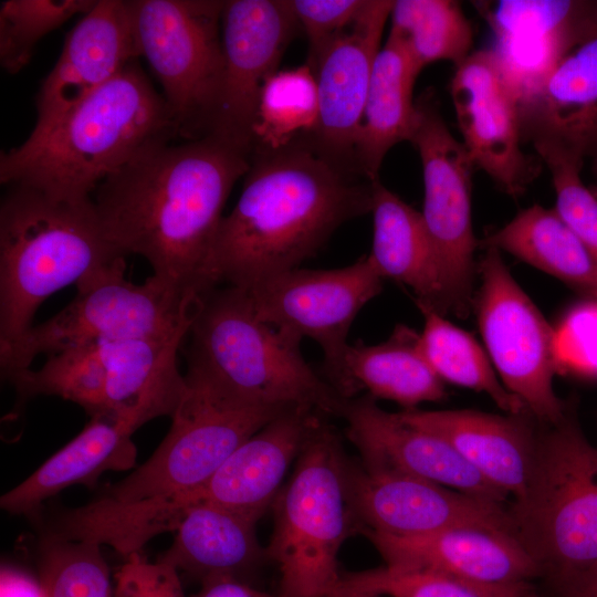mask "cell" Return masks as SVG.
<instances>
[{
  "mask_svg": "<svg viewBox=\"0 0 597 597\" xmlns=\"http://www.w3.org/2000/svg\"><path fill=\"white\" fill-rule=\"evenodd\" d=\"M137 428L113 413H96L83 430L22 483L3 494L0 505L12 514L34 516L42 502L74 484L92 485L105 471L134 467Z\"/></svg>",
  "mask_w": 597,
  "mask_h": 597,
  "instance_id": "484cf974",
  "label": "cell"
},
{
  "mask_svg": "<svg viewBox=\"0 0 597 597\" xmlns=\"http://www.w3.org/2000/svg\"><path fill=\"white\" fill-rule=\"evenodd\" d=\"M420 72L402 43L388 34L371 73L356 143V163L370 181L378 180L388 151L409 142L416 115L413 87Z\"/></svg>",
  "mask_w": 597,
  "mask_h": 597,
  "instance_id": "f546056e",
  "label": "cell"
},
{
  "mask_svg": "<svg viewBox=\"0 0 597 597\" xmlns=\"http://www.w3.org/2000/svg\"><path fill=\"white\" fill-rule=\"evenodd\" d=\"M523 143L597 171V35L568 51L517 96Z\"/></svg>",
  "mask_w": 597,
  "mask_h": 597,
  "instance_id": "44dd1931",
  "label": "cell"
},
{
  "mask_svg": "<svg viewBox=\"0 0 597 597\" xmlns=\"http://www.w3.org/2000/svg\"><path fill=\"white\" fill-rule=\"evenodd\" d=\"M593 175H594V186L590 190L597 197V171H594Z\"/></svg>",
  "mask_w": 597,
  "mask_h": 597,
  "instance_id": "bcb514c9",
  "label": "cell"
},
{
  "mask_svg": "<svg viewBox=\"0 0 597 597\" xmlns=\"http://www.w3.org/2000/svg\"><path fill=\"white\" fill-rule=\"evenodd\" d=\"M287 484L274 501L268 555L279 566L283 597H324L341 578L338 552L357 521L348 463L321 420L304 442Z\"/></svg>",
  "mask_w": 597,
  "mask_h": 597,
  "instance_id": "9c48e42d",
  "label": "cell"
},
{
  "mask_svg": "<svg viewBox=\"0 0 597 597\" xmlns=\"http://www.w3.org/2000/svg\"><path fill=\"white\" fill-rule=\"evenodd\" d=\"M417 306L423 316L419 346L441 380L484 392L506 413L528 412L524 404L504 387L486 350L468 332L431 307Z\"/></svg>",
  "mask_w": 597,
  "mask_h": 597,
  "instance_id": "1f68e13d",
  "label": "cell"
},
{
  "mask_svg": "<svg viewBox=\"0 0 597 597\" xmlns=\"http://www.w3.org/2000/svg\"><path fill=\"white\" fill-rule=\"evenodd\" d=\"M239 199L218 227L210 277L249 291L313 256L345 222L371 212L373 184L300 138L252 154Z\"/></svg>",
  "mask_w": 597,
  "mask_h": 597,
  "instance_id": "7a4b0ae2",
  "label": "cell"
},
{
  "mask_svg": "<svg viewBox=\"0 0 597 597\" xmlns=\"http://www.w3.org/2000/svg\"><path fill=\"white\" fill-rule=\"evenodd\" d=\"M404 422L449 443L484 480L513 501L527 488L540 421L530 412L506 416L471 409L396 412Z\"/></svg>",
  "mask_w": 597,
  "mask_h": 597,
  "instance_id": "603a6c76",
  "label": "cell"
},
{
  "mask_svg": "<svg viewBox=\"0 0 597 597\" xmlns=\"http://www.w3.org/2000/svg\"><path fill=\"white\" fill-rule=\"evenodd\" d=\"M548 168L556 196L555 210L597 264V197L580 178L583 165L548 149H535Z\"/></svg>",
  "mask_w": 597,
  "mask_h": 597,
  "instance_id": "74e56055",
  "label": "cell"
},
{
  "mask_svg": "<svg viewBox=\"0 0 597 597\" xmlns=\"http://www.w3.org/2000/svg\"><path fill=\"white\" fill-rule=\"evenodd\" d=\"M564 597H597V564L562 591Z\"/></svg>",
  "mask_w": 597,
  "mask_h": 597,
  "instance_id": "ee69618b",
  "label": "cell"
},
{
  "mask_svg": "<svg viewBox=\"0 0 597 597\" xmlns=\"http://www.w3.org/2000/svg\"><path fill=\"white\" fill-rule=\"evenodd\" d=\"M364 533L387 565L433 569L492 586L541 576L532 556L506 532L464 526L417 536Z\"/></svg>",
  "mask_w": 597,
  "mask_h": 597,
  "instance_id": "cb8c5ba5",
  "label": "cell"
},
{
  "mask_svg": "<svg viewBox=\"0 0 597 597\" xmlns=\"http://www.w3.org/2000/svg\"><path fill=\"white\" fill-rule=\"evenodd\" d=\"M418 150L423 177V222L434 245L444 282L449 314L469 316L474 302L478 240L471 214L475 166L450 132L432 88L416 98L409 140Z\"/></svg>",
  "mask_w": 597,
  "mask_h": 597,
  "instance_id": "4fadbf2b",
  "label": "cell"
},
{
  "mask_svg": "<svg viewBox=\"0 0 597 597\" xmlns=\"http://www.w3.org/2000/svg\"><path fill=\"white\" fill-rule=\"evenodd\" d=\"M249 168L248 154L212 135L164 142L108 176L92 198L124 256H143L156 279L201 300L216 289L210 258L224 203Z\"/></svg>",
  "mask_w": 597,
  "mask_h": 597,
  "instance_id": "6da1fadb",
  "label": "cell"
},
{
  "mask_svg": "<svg viewBox=\"0 0 597 597\" xmlns=\"http://www.w3.org/2000/svg\"><path fill=\"white\" fill-rule=\"evenodd\" d=\"M100 546L46 537L40 558V583L45 597H114Z\"/></svg>",
  "mask_w": 597,
  "mask_h": 597,
  "instance_id": "8d00e7d4",
  "label": "cell"
},
{
  "mask_svg": "<svg viewBox=\"0 0 597 597\" xmlns=\"http://www.w3.org/2000/svg\"><path fill=\"white\" fill-rule=\"evenodd\" d=\"M480 244L507 252L597 301V264L554 208L527 207Z\"/></svg>",
  "mask_w": 597,
  "mask_h": 597,
  "instance_id": "4dcf8cb0",
  "label": "cell"
},
{
  "mask_svg": "<svg viewBox=\"0 0 597 597\" xmlns=\"http://www.w3.org/2000/svg\"><path fill=\"white\" fill-rule=\"evenodd\" d=\"M9 187L0 206V347L34 325L53 293L125 259L106 238L93 198Z\"/></svg>",
  "mask_w": 597,
  "mask_h": 597,
  "instance_id": "5b68a950",
  "label": "cell"
},
{
  "mask_svg": "<svg viewBox=\"0 0 597 597\" xmlns=\"http://www.w3.org/2000/svg\"><path fill=\"white\" fill-rule=\"evenodd\" d=\"M367 0H291L298 27L304 31L307 43V61L336 35L349 28Z\"/></svg>",
  "mask_w": 597,
  "mask_h": 597,
  "instance_id": "ab89813d",
  "label": "cell"
},
{
  "mask_svg": "<svg viewBox=\"0 0 597 597\" xmlns=\"http://www.w3.org/2000/svg\"><path fill=\"white\" fill-rule=\"evenodd\" d=\"M392 4L391 0H367L353 24L307 63L315 73L320 112L315 130L304 138L323 157L360 175L357 136Z\"/></svg>",
  "mask_w": 597,
  "mask_h": 597,
  "instance_id": "ac0fdd59",
  "label": "cell"
},
{
  "mask_svg": "<svg viewBox=\"0 0 597 597\" xmlns=\"http://www.w3.org/2000/svg\"><path fill=\"white\" fill-rule=\"evenodd\" d=\"M462 144L475 168L500 190L523 195L542 172V160L522 148L517 94L492 50L473 51L450 84Z\"/></svg>",
  "mask_w": 597,
  "mask_h": 597,
  "instance_id": "2e32d148",
  "label": "cell"
},
{
  "mask_svg": "<svg viewBox=\"0 0 597 597\" xmlns=\"http://www.w3.org/2000/svg\"><path fill=\"white\" fill-rule=\"evenodd\" d=\"M125 259L76 285L59 313L0 347L2 377L30 368L40 355L104 343L188 335L202 301L186 296L154 275L142 284L125 277Z\"/></svg>",
  "mask_w": 597,
  "mask_h": 597,
  "instance_id": "30bf717a",
  "label": "cell"
},
{
  "mask_svg": "<svg viewBox=\"0 0 597 597\" xmlns=\"http://www.w3.org/2000/svg\"><path fill=\"white\" fill-rule=\"evenodd\" d=\"M373 247L368 254L383 279L410 287L417 305L449 314L440 262L420 211L386 188L373 184Z\"/></svg>",
  "mask_w": 597,
  "mask_h": 597,
  "instance_id": "4316f807",
  "label": "cell"
},
{
  "mask_svg": "<svg viewBox=\"0 0 597 597\" xmlns=\"http://www.w3.org/2000/svg\"><path fill=\"white\" fill-rule=\"evenodd\" d=\"M420 333L398 324L383 343L348 344L344 357V379L339 394L346 400L360 390L374 399H387L405 409L447 397L441 380L419 346Z\"/></svg>",
  "mask_w": 597,
  "mask_h": 597,
  "instance_id": "83f0119b",
  "label": "cell"
},
{
  "mask_svg": "<svg viewBox=\"0 0 597 597\" xmlns=\"http://www.w3.org/2000/svg\"><path fill=\"white\" fill-rule=\"evenodd\" d=\"M389 19V34L402 43L419 72L438 61L455 66L472 53L473 29L458 1L397 0Z\"/></svg>",
  "mask_w": 597,
  "mask_h": 597,
  "instance_id": "d6a6232c",
  "label": "cell"
},
{
  "mask_svg": "<svg viewBox=\"0 0 597 597\" xmlns=\"http://www.w3.org/2000/svg\"><path fill=\"white\" fill-rule=\"evenodd\" d=\"M138 57L127 0H97L69 32L55 65L42 81L29 136L49 130Z\"/></svg>",
  "mask_w": 597,
  "mask_h": 597,
  "instance_id": "ffe728a7",
  "label": "cell"
},
{
  "mask_svg": "<svg viewBox=\"0 0 597 597\" xmlns=\"http://www.w3.org/2000/svg\"><path fill=\"white\" fill-rule=\"evenodd\" d=\"M186 336L93 344L49 356L41 368L6 379L21 398L60 397L91 416L113 413L138 429L175 412L185 391L177 353Z\"/></svg>",
  "mask_w": 597,
  "mask_h": 597,
  "instance_id": "ba28073f",
  "label": "cell"
},
{
  "mask_svg": "<svg viewBox=\"0 0 597 597\" xmlns=\"http://www.w3.org/2000/svg\"><path fill=\"white\" fill-rule=\"evenodd\" d=\"M97 0H6L0 6V64L19 73L39 41L75 14H86Z\"/></svg>",
  "mask_w": 597,
  "mask_h": 597,
  "instance_id": "d590c367",
  "label": "cell"
},
{
  "mask_svg": "<svg viewBox=\"0 0 597 597\" xmlns=\"http://www.w3.org/2000/svg\"><path fill=\"white\" fill-rule=\"evenodd\" d=\"M342 416L365 465L428 480L500 504L509 498L440 437L410 426L367 396L347 400Z\"/></svg>",
  "mask_w": 597,
  "mask_h": 597,
  "instance_id": "7402d4cb",
  "label": "cell"
},
{
  "mask_svg": "<svg viewBox=\"0 0 597 597\" xmlns=\"http://www.w3.org/2000/svg\"><path fill=\"white\" fill-rule=\"evenodd\" d=\"M347 479L350 504L362 530L417 536L473 526L513 535L504 504L365 464L362 469L348 464Z\"/></svg>",
  "mask_w": 597,
  "mask_h": 597,
  "instance_id": "e0dca14e",
  "label": "cell"
},
{
  "mask_svg": "<svg viewBox=\"0 0 597 597\" xmlns=\"http://www.w3.org/2000/svg\"><path fill=\"white\" fill-rule=\"evenodd\" d=\"M555 333L559 368L597 377V301L572 308Z\"/></svg>",
  "mask_w": 597,
  "mask_h": 597,
  "instance_id": "f35d334b",
  "label": "cell"
},
{
  "mask_svg": "<svg viewBox=\"0 0 597 597\" xmlns=\"http://www.w3.org/2000/svg\"><path fill=\"white\" fill-rule=\"evenodd\" d=\"M255 524L219 505L196 502L186 510L171 546L158 561L201 583L222 577L240 579L262 557Z\"/></svg>",
  "mask_w": 597,
  "mask_h": 597,
  "instance_id": "f1b7e54d",
  "label": "cell"
},
{
  "mask_svg": "<svg viewBox=\"0 0 597 597\" xmlns=\"http://www.w3.org/2000/svg\"><path fill=\"white\" fill-rule=\"evenodd\" d=\"M383 281L367 254L339 269L296 268L244 292L262 321L321 346L327 381L339 394L348 332L359 311L381 292Z\"/></svg>",
  "mask_w": 597,
  "mask_h": 597,
  "instance_id": "5bb4252c",
  "label": "cell"
},
{
  "mask_svg": "<svg viewBox=\"0 0 597 597\" xmlns=\"http://www.w3.org/2000/svg\"><path fill=\"white\" fill-rule=\"evenodd\" d=\"M187 363L241 398L342 415L347 400L304 359L301 341L262 321L248 294L213 289L190 325Z\"/></svg>",
  "mask_w": 597,
  "mask_h": 597,
  "instance_id": "8992f818",
  "label": "cell"
},
{
  "mask_svg": "<svg viewBox=\"0 0 597 597\" xmlns=\"http://www.w3.org/2000/svg\"><path fill=\"white\" fill-rule=\"evenodd\" d=\"M177 137L161 93L137 60L49 130L0 156V181L69 198L98 185L145 149Z\"/></svg>",
  "mask_w": 597,
  "mask_h": 597,
  "instance_id": "277c9868",
  "label": "cell"
},
{
  "mask_svg": "<svg viewBox=\"0 0 597 597\" xmlns=\"http://www.w3.org/2000/svg\"><path fill=\"white\" fill-rule=\"evenodd\" d=\"M184 377L169 431L151 457L80 510L87 535L123 555L139 552L163 532H175L228 457L290 409L245 400L192 364Z\"/></svg>",
  "mask_w": 597,
  "mask_h": 597,
  "instance_id": "3957f363",
  "label": "cell"
},
{
  "mask_svg": "<svg viewBox=\"0 0 597 597\" xmlns=\"http://www.w3.org/2000/svg\"><path fill=\"white\" fill-rule=\"evenodd\" d=\"M501 253L485 247L478 263L481 281L473 302L478 326L504 387L540 422L552 425L568 405L553 388L561 369L556 333L515 281Z\"/></svg>",
  "mask_w": 597,
  "mask_h": 597,
  "instance_id": "7c38bea8",
  "label": "cell"
},
{
  "mask_svg": "<svg viewBox=\"0 0 597 597\" xmlns=\"http://www.w3.org/2000/svg\"><path fill=\"white\" fill-rule=\"evenodd\" d=\"M509 511L514 537L561 591L597 564V447L574 399L557 422L540 423L526 491Z\"/></svg>",
  "mask_w": 597,
  "mask_h": 597,
  "instance_id": "52a82bcc",
  "label": "cell"
},
{
  "mask_svg": "<svg viewBox=\"0 0 597 597\" xmlns=\"http://www.w3.org/2000/svg\"><path fill=\"white\" fill-rule=\"evenodd\" d=\"M193 597H283L256 589L238 578L222 577L202 583Z\"/></svg>",
  "mask_w": 597,
  "mask_h": 597,
  "instance_id": "b9f144b4",
  "label": "cell"
},
{
  "mask_svg": "<svg viewBox=\"0 0 597 597\" xmlns=\"http://www.w3.org/2000/svg\"><path fill=\"white\" fill-rule=\"evenodd\" d=\"M115 579L114 597H186L176 568L139 552L127 556Z\"/></svg>",
  "mask_w": 597,
  "mask_h": 597,
  "instance_id": "60d3db41",
  "label": "cell"
},
{
  "mask_svg": "<svg viewBox=\"0 0 597 597\" xmlns=\"http://www.w3.org/2000/svg\"><path fill=\"white\" fill-rule=\"evenodd\" d=\"M315 73L305 63L277 70L264 82L252 129L251 156L310 137L318 122Z\"/></svg>",
  "mask_w": 597,
  "mask_h": 597,
  "instance_id": "836d02e7",
  "label": "cell"
},
{
  "mask_svg": "<svg viewBox=\"0 0 597 597\" xmlns=\"http://www.w3.org/2000/svg\"><path fill=\"white\" fill-rule=\"evenodd\" d=\"M316 412L294 407L279 415L228 457L195 503H212L258 522L274 503L290 465L320 421Z\"/></svg>",
  "mask_w": 597,
  "mask_h": 597,
  "instance_id": "d4e9b609",
  "label": "cell"
},
{
  "mask_svg": "<svg viewBox=\"0 0 597 597\" xmlns=\"http://www.w3.org/2000/svg\"><path fill=\"white\" fill-rule=\"evenodd\" d=\"M139 56L160 83L177 137L209 135L224 59L219 0H127Z\"/></svg>",
  "mask_w": 597,
  "mask_h": 597,
  "instance_id": "8fae6325",
  "label": "cell"
},
{
  "mask_svg": "<svg viewBox=\"0 0 597 597\" xmlns=\"http://www.w3.org/2000/svg\"><path fill=\"white\" fill-rule=\"evenodd\" d=\"M342 585L385 597H522L530 583L492 586L442 572L385 565L341 575Z\"/></svg>",
  "mask_w": 597,
  "mask_h": 597,
  "instance_id": "e575fe53",
  "label": "cell"
},
{
  "mask_svg": "<svg viewBox=\"0 0 597 597\" xmlns=\"http://www.w3.org/2000/svg\"><path fill=\"white\" fill-rule=\"evenodd\" d=\"M0 597H45L40 582L17 568L3 566L0 575Z\"/></svg>",
  "mask_w": 597,
  "mask_h": 597,
  "instance_id": "7bdbcfd3",
  "label": "cell"
},
{
  "mask_svg": "<svg viewBox=\"0 0 597 597\" xmlns=\"http://www.w3.org/2000/svg\"><path fill=\"white\" fill-rule=\"evenodd\" d=\"M297 27L291 0L224 1L223 78L209 135L233 145L250 158L261 88L277 71Z\"/></svg>",
  "mask_w": 597,
  "mask_h": 597,
  "instance_id": "9a60e30c",
  "label": "cell"
},
{
  "mask_svg": "<svg viewBox=\"0 0 597 597\" xmlns=\"http://www.w3.org/2000/svg\"><path fill=\"white\" fill-rule=\"evenodd\" d=\"M472 3L494 33L491 50L517 96L574 46L597 35V0Z\"/></svg>",
  "mask_w": 597,
  "mask_h": 597,
  "instance_id": "d6986e66",
  "label": "cell"
},
{
  "mask_svg": "<svg viewBox=\"0 0 597 597\" xmlns=\"http://www.w3.org/2000/svg\"><path fill=\"white\" fill-rule=\"evenodd\" d=\"M522 597H536V596H534V595L531 594V591H530V593H527L526 595H524V596H522Z\"/></svg>",
  "mask_w": 597,
  "mask_h": 597,
  "instance_id": "7dc6e473",
  "label": "cell"
},
{
  "mask_svg": "<svg viewBox=\"0 0 597 597\" xmlns=\"http://www.w3.org/2000/svg\"><path fill=\"white\" fill-rule=\"evenodd\" d=\"M324 597H385V596L359 591V590L346 587L342 585L341 583H337L334 587H332L325 594Z\"/></svg>",
  "mask_w": 597,
  "mask_h": 597,
  "instance_id": "f6af8a7d",
  "label": "cell"
}]
</instances>
